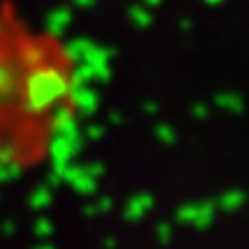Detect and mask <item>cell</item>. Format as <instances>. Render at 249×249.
<instances>
[{
	"mask_svg": "<svg viewBox=\"0 0 249 249\" xmlns=\"http://www.w3.org/2000/svg\"><path fill=\"white\" fill-rule=\"evenodd\" d=\"M83 92L74 44L17 0H0V173L44 171L79 123Z\"/></svg>",
	"mask_w": 249,
	"mask_h": 249,
	"instance_id": "1",
	"label": "cell"
}]
</instances>
